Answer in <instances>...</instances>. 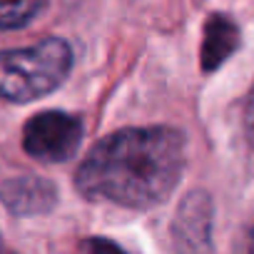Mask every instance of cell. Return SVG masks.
Segmentation results:
<instances>
[{"label": "cell", "instance_id": "6da1fadb", "mask_svg": "<svg viewBox=\"0 0 254 254\" xmlns=\"http://www.w3.org/2000/svg\"><path fill=\"white\" fill-rule=\"evenodd\" d=\"M185 172V135L175 127H125L102 137L75 172L77 192L90 202L127 209L162 204Z\"/></svg>", "mask_w": 254, "mask_h": 254}, {"label": "cell", "instance_id": "7a4b0ae2", "mask_svg": "<svg viewBox=\"0 0 254 254\" xmlns=\"http://www.w3.org/2000/svg\"><path fill=\"white\" fill-rule=\"evenodd\" d=\"M72 70V48L63 38H45L30 48L0 53V100L33 102L58 90Z\"/></svg>", "mask_w": 254, "mask_h": 254}, {"label": "cell", "instance_id": "3957f363", "mask_svg": "<svg viewBox=\"0 0 254 254\" xmlns=\"http://www.w3.org/2000/svg\"><path fill=\"white\" fill-rule=\"evenodd\" d=\"M82 142V120L63 110L33 115L23 127V150L45 165L67 162Z\"/></svg>", "mask_w": 254, "mask_h": 254}, {"label": "cell", "instance_id": "277c9868", "mask_svg": "<svg viewBox=\"0 0 254 254\" xmlns=\"http://www.w3.org/2000/svg\"><path fill=\"white\" fill-rule=\"evenodd\" d=\"M212 197L204 190L190 192L175 214L172 242L185 252H207L212 249Z\"/></svg>", "mask_w": 254, "mask_h": 254}, {"label": "cell", "instance_id": "5b68a950", "mask_svg": "<svg viewBox=\"0 0 254 254\" xmlns=\"http://www.w3.org/2000/svg\"><path fill=\"white\" fill-rule=\"evenodd\" d=\"M0 202L15 217L48 214L58 204V190L50 180H43L35 175L13 177L0 185Z\"/></svg>", "mask_w": 254, "mask_h": 254}, {"label": "cell", "instance_id": "8992f818", "mask_svg": "<svg viewBox=\"0 0 254 254\" xmlns=\"http://www.w3.org/2000/svg\"><path fill=\"white\" fill-rule=\"evenodd\" d=\"M239 48V28L234 20H229L224 13H212L204 23V38H202V70L214 72L219 70Z\"/></svg>", "mask_w": 254, "mask_h": 254}, {"label": "cell", "instance_id": "52a82bcc", "mask_svg": "<svg viewBox=\"0 0 254 254\" xmlns=\"http://www.w3.org/2000/svg\"><path fill=\"white\" fill-rule=\"evenodd\" d=\"M48 0H0V30H20L30 25Z\"/></svg>", "mask_w": 254, "mask_h": 254}, {"label": "cell", "instance_id": "ba28073f", "mask_svg": "<svg viewBox=\"0 0 254 254\" xmlns=\"http://www.w3.org/2000/svg\"><path fill=\"white\" fill-rule=\"evenodd\" d=\"M244 130H247V137L254 147V87H252V95H249V102L244 110Z\"/></svg>", "mask_w": 254, "mask_h": 254}, {"label": "cell", "instance_id": "9c48e42d", "mask_svg": "<svg viewBox=\"0 0 254 254\" xmlns=\"http://www.w3.org/2000/svg\"><path fill=\"white\" fill-rule=\"evenodd\" d=\"M82 249H90V252H97V249L120 252V247H117L115 242H107V239H90V242H82Z\"/></svg>", "mask_w": 254, "mask_h": 254}, {"label": "cell", "instance_id": "30bf717a", "mask_svg": "<svg viewBox=\"0 0 254 254\" xmlns=\"http://www.w3.org/2000/svg\"><path fill=\"white\" fill-rule=\"evenodd\" d=\"M249 247L254 249V227H252V234H249Z\"/></svg>", "mask_w": 254, "mask_h": 254}, {"label": "cell", "instance_id": "8fae6325", "mask_svg": "<svg viewBox=\"0 0 254 254\" xmlns=\"http://www.w3.org/2000/svg\"><path fill=\"white\" fill-rule=\"evenodd\" d=\"M0 249H3V239H0Z\"/></svg>", "mask_w": 254, "mask_h": 254}]
</instances>
